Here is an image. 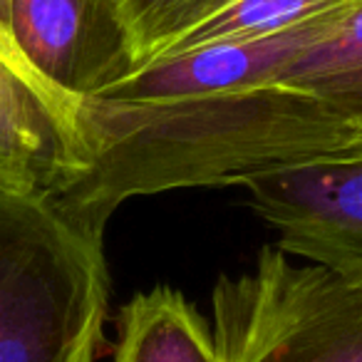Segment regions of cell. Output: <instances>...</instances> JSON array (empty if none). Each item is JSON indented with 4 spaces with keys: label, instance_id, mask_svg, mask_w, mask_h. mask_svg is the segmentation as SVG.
<instances>
[{
    "label": "cell",
    "instance_id": "obj_1",
    "mask_svg": "<svg viewBox=\"0 0 362 362\" xmlns=\"http://www.w3.org/2000/svg\"><path fill=\"white\" fill-rule=\"evenodd\" d=\"M77 129L87 166L55 209L105 238L124 202L194 187H246L258 176L362 154V132L296 87L271 85L174 100H85Z\"/></svg>",
    "mask_w": 362,
    "mask_h": 362
},
{
    "label": "cell",
    "instance_id": "obj_2",
    "mask_svg": "<svg viewBox=\"0 0 362 362\" xmlns=\"http://www.w3.org/2000/svg\"><path fill=\"white\" fill-rule=\"evenodd\" d=\"M107 305L100 238L50 202L0 192V362H97Z\"/></svg>",
    "mask_w": 362,
    "mask_h": 362
},
{
    "label": "cell",
    "instance_id": "obj_3",
    "mask_svg": "<svg viewBox=\"0 0 362 362\" xmlns=\"http://www.w3.org/2000/svg\"><path fill=\"white\" fill-rule=\"evenodd\" d=\"M211 330L221 362H362V286L271 243L218 276Z\"/></svg>",
    "mask_w": 362,
    "mask_h": 362
},
{
    "label": "cell",
    "instance_id": "obj_4",
    "mask_svg": "<svg viewBox=\"0 0 362 362\" xmlns=\"http://www.w3.org/2000/svg\"><path fill=\"white\" fill-rule=\"evenodd\" d=\"M246 189L276 246L362 286V154L258 176Z\"/></svg>",
    "mask_w": 362,
    "mask_h": 362
},
{
    "label": "cell",
    "instance_id": "obj_5",
    "mask_svg": "<svg viewBox=\"0 0 362 362\" xmlns=\"http://www.w3.org/2000/svg\"><path fill=\"white\" fill-rule=\"evenodd\" d=\"M85 166L77 110L0 40V192L55 206Z\"/></svg>",
    "mask_w": 362,
    "mask_h": 362
},
{
    "label": "cell",
    "instance_id": "obj_6",
    "mask_svg": "<svg viewBox=\"0 0 362 362\" xmlns=\"http://www.w3.org/2000/svg\"><path fill=\"white\" fill-rule=\"evenodd\" d=\"M357 8V6H355ZM337 11L310 23L251 40L211 42L144 65L100 95V100H174L271 85L303 50L325 37L350 13ZM95 100V97H92Z\"/></svg>",
    "mask_w": 362,
    "mask_h": 362
},
{
    "label": "cell",
    "instance_id": "obj_7",
    "mask_svg": "<svg viewBox=\"0 0 362 362\" xmlns=\"http://www.w3.org/2000/svg\"><path fill=\"white\" fill-rule=\"evenodd\" d=\"M8 35L35 77L75 110L132 75L87 0H8Z\"/></svg>",
    "mask_w": 362,
    "mask_h": 362
},
{
    "label": "cell",
    "instance_id": "obj_8",
    "mask_svg": "<svg viewBox=\"0 0 362 362\" xmlns=\"http://www.w3.org/2000/svg\"><path fill=\"white\" fill-rule=\"evenodd\" d=\"M112 362H221L211 322L176 288L136 293L117 317Z\"/></svg>",
    "mask_w": 362,
    "mask_h": 362
},
{
    "label": "cell",
    "instance_id": "obj_9",
    "mask_svg": "<svg viewBox=\"0 0 362 362\" xmlns=\"http://www.w3.org/2000/svg\"><path fill=\"white\" fill-rule=\"evenodd\" d=\"M100 30L132 65L154 62L171 42L211 21L236 0H87Z\"/></svg>",
    "mask_w": 362,
    "mask_h": 362
},
{
    "label": "cell",
    "instance_id": "obj_10",
    "mask_svg": "<svg viewBox=\"0 0 362 362\" xmlns=\"http://www.w3.org/2000/svg\"><path fill=\"white\" fill-rule=\"evenodd\" d=\"M276 82L317 97L362 132V3L303 50Z\"/></svg>",
    "mask_w": 362,
    "mask_h": 362
},
{
    "label": "cell",
    "instance_id": "obj_11",
    "mask_svg": "<svg viewBox=\"0 0 362 362\" xmlns=\"http://www.w3.org/2000/svg\"><path fill=\"white\" fill-rule=\"evenodd\" d=\"M362 0H236L231 8L171 42L156 60L228 40H251L310 23L320 16L360 6ZM154 60V62H156Z\"/></svg>",
    "mask_w": 362,
    "mask_h": 362
},
{
    "label": "cell",
    "instance_id": "obj_12",
    "mask_svg": "<svg viewBox=\"0 0 362 362\" xmlns=\"http://www.w3.org/2000/svg\"><path fill=\"white\" fill-rule=\"evenodd\" d=\"M0 40L6 42V45L16 52V47H13V42H11V35H8V0H0ZM16 55H18V52H16ZM18 57H21V55H18ZM37 80H40V77H37Z\"/></svg>",
    "mask_w": 362,
    "mask_h": 362
}]
</instances>
